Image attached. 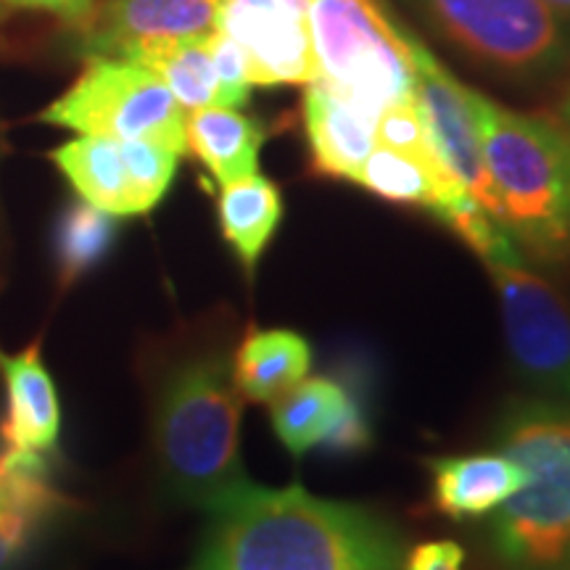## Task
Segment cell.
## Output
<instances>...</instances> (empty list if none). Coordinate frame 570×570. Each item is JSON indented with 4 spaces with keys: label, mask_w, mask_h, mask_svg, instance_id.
<instances>
[{
    "label": "cell",
    "mask_w": 570,
    "mask_h": 570,
    "mask_svg": "<svg viewBox=\"0 0 570 570\" xmlns=\"http://www.w3.org/2000/svg\"><path fill=\"white\" fill-rule=\"evenodd\" d=\"M402 537L375 512L252 483L209 512L185 570H402Z\"/></svg>",
    "instance_id": "1"
},
{
    "label": "cell",
    "mask_w": 570,
    "mask_h": 570,
    "mask_svg": "<svg viewBox=\"0 0 570 570\" xmlns=\"http://www.w3.org/2000/svg\"><path fill=\"white\" fill-rule=\"evenodd\" d=\"M244 396L230 356L204 348L175 362L154 404V454L164 491L204 512L252 487L240 458Z\"/></svg>",
    "instance_id": "2"
},
{
    "label": "cell",
    "mask_w": 570,
    "mask_h": 570,
    "mask_svg": "<svg viewBox=\"0 0 570 570\" xmlns=\"http://www.w3.org/2000/svg\"><path fill=\"white\" fill-rule=\"evenodd\" d=\"M499 223L539 262L570 259V132L544 114H520L470 90Z\"/></svg>",
    "instance_id": "3"
},
{
    "label": "cell",
    "mask_w": 570,
    "mask_h": 570,
    "mask_svg": "<svg viewBox=\"0 0 570 570\" xmlns=\"http://www.w3.org/2000/svg\"><path fill=\"white\" fill-rule=\"evenodd\" d=\"M497 449L525 483L491 520V544L508 570H570V404H512L497 425Z\"/></svg>",
    "instance_id": "4"
},
{
    "label": "cell",
    "mask_w": 570,
    "mask_h": 570,
    "mask_svg": "<svg viewBox=\"0 0 570 570\" xmlns=\"http://www.w3.org/2000/svg\"><path fill=\"white\" fill-rule=\"evenodd\" d=\"M309 35L320 82L370 122L415 96V56L407 32L377 0H312Z\"/></svg>",
    "instance_id": "5"
},
{
    "label": "cell",
    "mask_w": 570,
    "mask_h": 570,
    "mask_svg": "<svg viewBox=\"0 0 570 570\" xmlns=\"http://www.w3.org/2000/svg\"><path fill=\"white\" fill-rule=\"evenodd\" d=\"M40 122L80 135L159 142L185 154V109L151 69L135 61L88 56L82 75L40 111Z\"/></svg>",
    "instance_id": "6"
},
{
    "label": "cell",
    "mask_w": 570,
    "mask_h": 570,
    "mask_svg": "<svg viewBox=\"0 0 570 570\" xmlns=\"http://www.w3.org/2000/svg\"><path fill=\"white\" fill-rule=\"evenodd\" d=\"M460 51L515 80L558 75L570 61V24L541 0H417Z\"/></svg>",
    "instance_id": "7"
},
{
    "label": "cell",
    "mask_w": 570,
    "mask_h": 570,
    "mask_svg": "<svg viewBox=\"0 0 570 570\" xmlns=\"http://www.w3.org/2000/svg\"><path fill=\"white\" fill-rule=\"evenodd\" d=\"M481 262L494 281L515 370L544 399L570 404L568 298L533 273L512 238Z\"/></svg>",
    "instance_id": "8"
},
{
    "label": "cell",
    "mask_w": 570,
    "mask_h": 570,
    "mask_svg": "<svg viewBox=\"0 0 570 570\" xmlns=\"http://www.w3.org/2000/svg\"><path fill=\"white\" fill-rule=\"evenodd\" d=\"M407 38L415 56V98L441 159L462 183V188L481 204V209H487L499 223L502 212H499L494 183L483 161L479 122L470 106V88L441 67V61L415 35L407 32Z\"/></svg>",
    "instance_id": "9"
},
{
    "label": "cell",
    "mask_w": 570,
    "mask_h": 570,
    "mask_svg": "<svg viewBox=\"0 0 570 570\" xmlns=\"http://www.w3.org/2000/svg\"><path fill=\"white\" fill-rule=\"evenodd\" d=\"M217 27L248 53L259 88H306L320 80L309 21L285 9L281 0H223Z\"/></svg>",
    "instance_id": "10"
},
{
    "label": "cell",
    "mask_w": 570,
    "mask_h": 570,
    "mask_svg": "<svg viewBox=\"0 0 570 570\" xmlns=\"http://www.w3.org/2000/svg\"><path fill=\"white\" fill-rule=\"evenodd\" d=\"M223 0H106L82 27L85 56L127 59L142 46L194 38L217 27Z\"/></svg>",
    "instance_id": "11"
},
{
    "label": "cell",
    "mask_w": 570,
    "mask_h": 570,
    "mask_svg": "<svg viewBox=\"0 0 570 570\" xmlns=\"http://www.w3.org/2000/svg\"><path fill=\"white\" fill-rule=\"evenodd\" d=\"M63 499L51 487L46 452L3 449L0 454V570H19Z\"/></svg>",
    "instance_id": "12"
},
{
    "label": "cell",
    "mask_w": 570,
    "mask_h": 570,
    "mask_svg": "<svg viewBox=\"0 0 570 570\" xmlns=\"http://www.w3.org/2000/svg\"><path fill=\"white\" fill-rule=\"evenodd\" d=\"M0 373L6 377V420L0 423V439L6 449L51 454L61 433L59 391L40 344L21 348L17 354L0 352Z\"/></svg>",
    "instance_id": "13"
},
{
    "label": "cell",
    "mask_w": 570,
    "mask_h": 570,
    "mask_svg": "<svg viewBox=\"0 0 570 570\" xmlns=\"http://www.w3.org/2000/svg\"><path fill=\"white\" fill-rule=\"evenodd\" d=\"M304 125L317 173L356 183L375 148V125L320 80L306 85Z\"/></svg>",
    "instance_id": "14"
},
{
    "label": "cell",
    "mask_w": 570,
    "mask_h": 570,
    "mask_svg": "<svg viewBox=\"0 0 570 570\" xmlns=\"http://www.w3.org/2000/svg\"><path fill=\"white\" fill-rule=\"evenodd\" d=\"M51 161L85 204L117 219L142 214L122 140L80 135L53 148Z\"/></svg>",
    "instance_id": "15"
},
{
    "label": "cell",
    "mask_w": 570,
    "mask_h": 570,
    "mask_svg": "<svg viewBox=\"0 0 570 570\" xmlns=\"http://www.w3.org/2000/svg\"><path fill=\"white\" fill-rule=\"evenodd\" d=\"M431 475L433 508L454 520L489 515L525 483L523 468L502 452L431 460Z\"/></svg>",
    "instance_id": "16"
},
{
    "label": "cell",
    "mask_w": 570,
    "mask_h": 570,
    "mask_svg": "<svg viewBox=\"0 0 570 570\" xmlns=\"http://www.w3.org/2000/svg\"><path fill=\"white\" fill-rule=\"evenodd\" d=\"M262 142V125L230 106H206L185 114V148L219 185L259 173Z\"/></svg>",
    "instance_id": "17"
},
{
    "label": "cell",
    "mask_w": 570,
    "mask_h": 570,
    "mask_svg": "<svg viewBox=\"0 0 570 570\" xmlns=\"http://www.w3.org/2000/svg\"><path fill=\"white\" fill-rule=\"evenodd\" d=\"M233 381L246 402L273 404L309 375V341L294 331H252L235 348Z\"/></svg>",
    "instance_id": "18"
},
{
    "label": "cell",
    "mask_w": 570,
    "mask_h": 570,
    "mask_svg": "<svg viewBox=\"0 0 570 570\" xmlns=\"http://www.w3.org/2000/svg\"><path fill=\"white\" fill-rule=\"evenodd\" d=\"M352 402L354 391L336 377H304L296 389L269 404V423L281 444L294 458H304L312 449L325 446Z\"/></svg>",
    "instance_id": "19"
},
{
    "label": "cell",
    "mask_w": 570,
    "mask_h": 570,
    "mask_svg": "<svg viewBox=\"0 0 570 570\" xmlns=\"http://www.w3.org/2000/svg\"><path fill=\"white\" fill-rule=\"evenodd\" d=\"M219 230L248 275L259 265L283 219V196L265 175L223 185L217 202Z\"/></svg>",
    "instance_id": "20"
},
{
    "label": "cell",
    "mask_w": 570,
    "mask_h": 570,
    "mask_svg": "<svg viewBox=\"0 0 570 570\" xmlns=\"http://www.w3.org/2000/svg\"><path fill=\"white\" fill-rule=\"evenodd\" d=\"M206 35L151 42L132 51L125 61L151 69L185 111L223 106V88H219L217 71L206 48Z\"/></svg>",
    "instance_id": "21"
},
{
    "label": "cell",
    "mask_w": 570,
    "mask_h": 570,
    "mask_svg": "<svg viewBox=\"0 0 570 570\" xmlns=\"http://www.w3.org/2000/svg\"><path fill=\"white\" fill-rule=\"evenodd\" d=\"M117 240V217L77 198L61 212L53 233V259L61 285L77 283L92 273Z\"/></svg>",
    "instance_id": "22"
},
{
    "label": "cell",
    "mask_w": 570,
    "mask_h": 570,
    "mask_svg": "<svg viewBox=\"0 0 570 570\" xmlns=\"http://www.w3.org/2000/svg\"><path fill=\"white\" fill-rule=\"evenodd\" d=\"M356 183L367 188L370 194L386 198V202L423 206L436 217L444 209V194H441L436 177L428 173L420 161L391 151V148L375 146Z\"/></svg>",
    "instance_id": "23"
},
{
    "label": "cell",
    "mask_w": 570,
    "mask_h": 570,
    "mask_svg": "<svg viewBox=\"0 0 570 570\" xmlns=\"http://www.w3.org/2000/svg\"><path fill=\"white\" fill-rule=\"evenodd\" d=\"M206 48H209L214 71H217L219 88H223V106L238 109L248 101V92L256 88L254 82V67L248 53L240 48L238 40L219 27L206 35Z\"/></svg>",
    "instance_id": "24"
},
{
    "label": "cell",
    "mask_w": 570,
    "mask_h": 570,
    "mask_svg": "<svg viewBox=\"0 0 570 570\" xmlns=\"http://www.w3.org/2000/svg\"><path fill=\"white\" fill-rule=\"evenodd\" d=\"M465 550L458 541H425L404 554L402 570H462Z\"/></svg>",
    "instance_id": "25"
},
{
    "label": "cell",
    "mask_w": 570,
    "mask_h": 570,
    "mask_svg": "<svg viewBox=\"0 0 570 570\" xmlns=\"http://www.w3.org/2000/svg\"><path fill=\"white\" fill-rule=\"evenodd\" d=\"M6 3L19 6V9H35V11H48L71 24L85 27L96 13V0H6Z\"/></svg>",
    "instance_id": "26"
},
{
    "label": "cell",
    "mask_w": 570,
    "mask_h": 570,
    "mask_svg": "<svg viewBox=\"0 0 570 570\" xmlns=\"http://www.w3.org/2000/svg\"><path fill=\"white\" fill-rule=\"evenodd\" d=\"M281 3H283L288 11H294L296 17H302L304 21L309 19V6H312V0H281Z\"/></svg>",
    "instance_id": "27"
},
{
    "label": "cell",
    "mask_w": 570,
    "mask_h": 570,
    "mask_svg": "<svg viewBox=\"0 0 570 570\" xmlns=\"http://www.w3.org/2000/svg\"><path fill=\"white\" fill-rule=\"evenodd\" d=\"M541 3H544L547 9L554 11L562 21H568L570 24V0H541Z\"/></svg>",
    "instance_id": "28"
},
{
    "label": "cell",
    "mask_w": 570,
    "mask_h": 570,
    "mask_svg": "<svg viewBox=\"0 0 570 570\" xmlns=\"http://www.w3.org/2000/svg\"><path fill=\"white\" fill-rule=\"evenodd\" d=\"M560 114H562V122H566V130L570 132V88H568L566 98H562V104H560Z\"/></svg>",
    "instance_id": "29"
}]
</instances>
